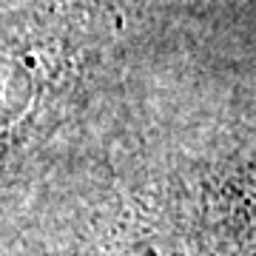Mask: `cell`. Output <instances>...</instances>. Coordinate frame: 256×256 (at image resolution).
Returning a JSON list of instances; mask_svg holds the SVG:
<instances>
[{
	"label": "cell",
	"instance_id": "6da1fadb",
	"mask_svg": "<svg viewBox=\"0 0 256 256\" xmlns=\"http://www.w3.org/2000/svg\"><path fill=\"white\" fill-rule=\"evenodd\" d=\"M74 256H256V160H214L120 191Z\"/></svg>",
	"mask_w": 256,
	"mask_h": 256
},
{
	"label": "cell",
	"instance_id": "7a4b0ae2",
	"mask_svg": "<svg viewBox=\"0 0 256 256\" xmlns=\"http://www.w3.org/2000/svg\"><path fill=\"white\" fill-rule=\"evenodd\" d=\"M114 20V0H48L0 40V168L68 120Z\"/></svg>",
	"mask_w": 256,
	"mask_h": 256
}]
</instances>
